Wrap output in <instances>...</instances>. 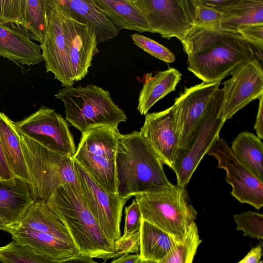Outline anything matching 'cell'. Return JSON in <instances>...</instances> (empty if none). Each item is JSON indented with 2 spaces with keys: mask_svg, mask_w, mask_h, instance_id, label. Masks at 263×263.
<instances>
[{
  "mask_svg": "<svg viewBox=\"0 0 263 263\" xmlns=\"http://www.w3.org/2000/svg\"><path fill=\"white\" fill-rule=\"evenodd\" d=\"M1 263H63L47 255L17 245L14 241L0 247Z\"/></svg>",
  "mask_w": 263,
  "mask_h": 263,
  "instance_id": "f546056e",
  "label": "cell"
},
{
  "mask_svg": "<svg viewBox=\"0 0 263 263\" xmlns=\"http://www.w3.org/2000/svg\"><path fill=\"white\" fill-rule=\"evenodd\" d=\"M73 161L83 199L102 232L115 248L121 236L122 210L128 199L104 190L80 164Z\"/></svg>",
  "mask_w": 263,
  "mask_h": 263,
  "instance_id": "8fae6325",
  "label": "cell"
},
{
  "mask_svg": "<svg viewBox=\"0 0 263 263\" xmlns=\"http://www.w3.org/2000/svg\"><path fill=\"white\" fill-rule=\"evenodd\" d=\"M125 220L123 235L131 234L140 231L142 215L136 200L125 208Z\"/></svg>",
  "mask_w": 263,
  "mask_h": 263,
  "instance_id": "e575fe53",
  "label": "cell"
},
{
  "mask_svg": "<svg viewBox=\"0 0 263 263\" xmlns=\"http://www.w3.org/2000/svg\"><path fill=\"white\" fill-rule=\"evenodd\" d=\"M48 2L66 15L92 27L98 44L116 37L119 32L92 0H48Z\"/></svg>",
  "mask_w": 263,
  "mask_h": 263,
  "instance_id": "e0dca14e",
  "label": "cell"
},
{
  "mask_svg": "<svg viewBox=\"0 0 263 263\" xmlns=\"http://www.w3.org/2000/svg\"><path fill=\"white\" fill-rule=\"evenodd\" d=\"M121 135L118 126H103L82 133L73 159L106 191L117 194L116 160Z\"/></svg>",
  "mask_w": 263,
  "mask_h": 263,
  "instance_id": "ba28073f",
  "label": "cell"
},
{
  "mask_svg": "<svg viewBox=\"0 0 263 263\" xmlns=\"http://www.w3.org/2000/svg\"><path fill=\"white\" fill-rule=\"evenodd\" d=\"M134 43L153 57L167 63L175 61L174 53L157 42L138 33L131 35Z\"/></svg>",
  "mask_w": 263,
  "mask_h": 263,
  "instance_id": "1f68e13d",
  "label": "cell"
},
{
  "mask_svg": "<svg viewBox=\"0 0 263 263\" xmlns=\"http://www.w3.org/2000/svg\"><path fill=\"white\" fill-rule=\"evenodd\" d=\"M181 76L174 68L158 71L154 76L152 73H146L138 98L137 110L139 113L145 115L156 103L174 91Z\"/></svg>",
  "mask_w": 263,
  "mask_h": 263,
  "instance_id": "7402d4cb",
  "label": "cell"
},
{
  "mask_svg": "<svg viewBox=\"0 0 263 263\" xmlns=\"http://www.w3.org/2000/svg\"><path fill=\"white\" fill-rule=\"evenodd\" d=\"M187 69L205 83L221 82L240 65L256 58L237 31L193 26L181 42Z\"/></svg>",
  "mask_w": 263,
  "mask_h": 263,
  "instance_id": "7a4b0ae2",
  "label": "cell"
},
{
  "mask_svg": "<svg viewBox=\"0 0 263 263\" xmlns=\"http://www.w3.org/2000/svg\"><path fill=\"white\" fill-rule=\"evenodd\" d=\"M207 154L216 158L217 167L226 172L225 180L232 186L231 195L241 203L260 210L263 206V181L237 159L227 142L218 138Z\"/></svg>",
  "mask_w": 263,
  "mask_h": 263,
  "instance_id": "4fadbf2b",
  "label": "cell"
},
{
  "mask_svg": "<svg viewBox=\"0 0 263 263\" xmlns=\"http://www.w3.org/2000/svg\"><path fill=\"white\" fill-rule=\"evenodd\" d=\"M139 258V254L137 253L123 254L109 263H138Z\"/></svg>",
  "mask_w": 263,
  "mask_h": 263,
  "instance_id": "b9f144b4",
  "label": "cell"
},
{
  "mask_svg": "<svg viewBox=\"0 0 263 263\" xmlns=\"http://www.w3.org/2000/svg\"><path fill=\"white\" fill-rule=\"evenodd\" d=\"M0 142L7 165L13 176L28 183V175L14 121L0 112Z\"/></svg>",
  "mask_w": 263,
  "mask_h": 263,
  "instance_id": "603a6c76",
  "label": "cell"
},
{
  "mask_svg": "<svg viewBox=\"0 0 263 263\" xmlns=\"http://www.w3.org/2000/svg\"><path fill=\"white\" fill-rule=\"evenodd\" d=\"M231 151L237 158L259 180L263 181V144L253 133L241 132L232 141Z\"/></svg>",
  "mask_w": 263,
  "mask_h": 263,
  "instance_id": "d4e9b609",
  "label": "cell"
},
{
  "mask_svg": "<svg viewBox=\"0 0 263 263\" xmlns=\"http://www.w3.org/2000/svg\"><path fill=\"white\" fill-rule=\"evenodd\" d=\"M14 177L5 160L0 142V180H8Z\"/></svg>",
  "mask_w": 263,
  "mask_h": 263,
  "instance_id": "60d3db41",
  "label": "cell"
},
{
  "mask_svg": "<svg viewBox=\"0 0 263 263\" xmlns=\"http://www.w3.org/2000/svg\"><path fill=\"white\" fill-rule=\"evenodd\" d=\"M119 30L149 32L147 22L133 0H92Z\"/></svg>",
  "mask_w": 263,
  "mask_h": 263,
  "instance_id": "44dd1931",
  "label": "cell"
},
{
  "mask_svg": "<svg viewBox=\"0 0 263 263\" xmlns=\"http://www.w3.org/2000/svg\"><path fill=\"white\" fill-rule=\"evenodd\" d=\"M220 82L202 83L186 87L173 105L179 136V150L185 149L219 89Z\"/></svg>",
  "mask_w": 263,
  "mask_h": 263,
  "instance_id": "5bb4252c",
  "label": "cell"
},
{
  "mask_svg": "<svg viewBox=\"0 0 263 263\" xmlns=\"http://www.w3.org/2000/svg\"><path fill=\"white\" fill-rule=\"evenodd\" d=\"M142 218L181 241L191 225L195 222L197 211L190 203L185 188L178 185L165 190L137 195Z\"/></svg>",
  "mask_w": 263,
  "mask_h": 263,
  "instance_id": "52a82bcc",
  "label": "cell"
},
{
  "mask_svg": "<svg viewBox=\"0 0 263 263\" xmlns=\"http://www.w3.org/2000/svg\"><path fill=\"white\" fill-rule=\"evenodd\" d=\"M223 98V90L219 89L186 147L178 151L173 170L180 187L185 189L203 156L219 138L226 121L220 116Z\"/></svg>",
  "mask_w": 263,
  "mask_h": 263,
  "instance_id": "9c48e42d",
  "label": "cell"
},
{
  "mask_svg": "<svg viewBox=\"0 0 263 263\" xmlns=\"http://www.w3.org/2000/svg\"><path fill=\"white\" fill-rule=\"evenodd\" d=\"M48 10V0H24V24L20 26L30 40L40 44L46 33Z\"/></svg>",
  "mask_w": 263,
  "mask_h": 263,
  "instance_id": "83f0119b",
  "label": "cell"
},
{
  "mask_svg": "<svg viewBox=\"0 0 263 263\" xmlns=\"http://www.w3.org/2000/svg\"><path fill=\"white\" fill-rule=\"evenodd\" d=\"M6 232L17 245L50 256L59 261L80 255L73 245L48 233L42 232L17 224L7 226Z\"/></svg>",
  "mask_w": 263,
  "mask_h": 263,
  "instance_id": "ac0fdd59",
  "label": "cell"
},
{
  "mask_svg": "<svg viewBox=\"0 0 263 263\" xmlns=\"http://www.w3.org/2000/svg\"><path fill=\"white\" fill-rule=\"evenodd\" d=\"M222 14L221 29L237 31L241 26L263 24V0H238Z\"/></svg>",
  "mask_w": 263,
  "mask_h": 263,
  "instance_id": "4316f807",
  "label": "cell"
},
{
  "mask_svg": "<svg viewBox=\"0 0 263 263\" xmlns=\"http://www.w3.org/2000/svg\"><path fill=\"white\" fill-rule=\"evenodd\" d=\"M195 222L190 227L183 239L176 242L167 255L159 263H193L201 243Z\"/></svg>",
  "mask_w": 263,
  "mask_h": 263,
  "instance_id": "f1b7e54d",
  "label": "cell"
},
{
  "mask_svg": "<svg viewBox=\"0 0 263 263\" xmlns=\"http://www.w3.org/2000/svg\"><path fill=\"white\" fill-rule=\"evenodd\" d=\"M48 6L46 33L40 45L46 72L63 87L72 86L86 76L99 52L95 31Z\"/></svg>",
  "mask_w": 263,
  "mask_h": 263,
  "instance_id": "6da1fadb",
  "label": "cell"
},
{
  "mask_svg": "<svg viewBox=\"0 0 263 263\" xmlns=\"http://www.w3.org/2000/svg\"><path fill=\"white\" fill-rule=\"evenodd\" d=\"M7 227V225L5 220L0 217V230L5 231Z\"/></svg>",
  "mask_w": 263,
  "mask_h": 263,
  "instance_id": "ee69618b",
  "label": "cell"
},
{
  "mask_svg": "<svg viewBox=\"0 0 263 263\" xmlns=\"http://www.w3.org/2000/svg\"><path fill=\"white\" fill-rule=\"evenodd\" d=\"M238 0H197L199 4L213 8L222 13Z\"/></svg>",
  "mask_w": 263,
  "mask_h": 263,
  "instance_id": "74e56055",
  "label": "cell"
},
{
  "mask_svg": "<svg viewBox=\"0 0 263 263\" xmlns=\"http://www.w3.org/2000/svg\"><path fill=\"white\" fill-rule=\"evenodd\" d=\"M231 76L222 83L223 98L220 116L226 121L263 95L262 68L256 58L237 67Z\"/></svg>",
  "mask_w": 263,
  "mask_h": 263,
  "instance_id": "9a60e30c",
  "label": "cell"
},
{
  "mask_svg": "<svg viewBox=\"0 0 263 263\" xmlns=\"http://www.w3.org/2000/svg\"><path fill=\"white\" fill-rule=\"evenodd\" d=\"M140 246V231L136 233L122 235L115 244V249L119 256L123 254L137 253Z\"/></svg>",
  "mask_w": 263,
  "mask_h": 263,
  "instance_id": "8d00e7d4",
  "label": "cell"
},
{
  "mask_svg": "<svg viewBox=\"0 0 263 263\" xmlns=\"http://www.w3.org/2000/svg\"><path fill=\"white\" fill-rule=\"evenodd\" d=\"M19 135L34 202L47 203L55 190L64 184L74 187L82 194L72 157L51 151Z\"/></svg>",
  "mask_w": 263,
  "mask_h": 263,
  "instance_id": "5b68a950",
  "label": "cell"
},
{
  "mask_svg": "<svg viewBox=\"0 0 263 263\" xmlns=\"http://www.w3.org/2000/svg\"><path fill=\"white\" fill-rule=\"evenodd\" d=\"M152 33L182 42L193 27L195 0H133Z\"/></svg>",
  "mask_w": 263,
  "mask_h": 263,
  "instance_id": "30bf717a",
  "label": "cell"
},
{
  "mask_svg": "<svg viewBox=\"0 0 263 263\" xmlns=\"http://www.w3.org/2000/svg\"><path fill=\"white\" fill-rule=\"evenodd\" d=\"M61 262L63 263H100L92 258L81 255Z\"/></svg>",
  "mask_w": 263,
  "mask_h": 263,
  "instance_id": "7bdbcfd3",
  "label": "cell"
},
{
  "mask_svg": "<svg viewBox=\"0 0 263 263\" xmlns=\"http://www.w3.org/2000/svg\"><path fill=\"white\" fill-rule=\"evenodd\" d=\"M140 132L163 163L173 170L179 151V136L173 105L146 114Z\"/></svg>",
  "mask_w": 263,
  "mask_h": 263,
  "instance_id": "2e32d148",
  "label": "cell"
},
{
  "mask_svg": "<svg viewBox=\"0 0 263 263\" xmlns=\"http://www.w3.org/2000/svg\"><path fill=\"white\" fill-rule=\"evenodd\" d=\"M163 163L142 136L135 130L120 136L116 160L117 194L128 199L145 193L170 189Z\"/></svg>",
  "mask_w": 263,
  "mask_h": 263,
  "instance_id": "3957f363",
  "label": "cell"
},
{
  "mask_svg": "<svg viewBox=\"0 0 263 263\" xmlns=\"http://www.w3.org/2000/svg\"><path fill=\"white\" fill-rule=\"evenodd\" d=\"M196 6L194 26L209 28H218L223 14L213 8L199 4L195 0Z\"/></svg>",
  "mask_w": 263,
  "mask_h": 263,
  "instance_id": "836d02e7",
  "label": "cell"
},
{
  "mask_svg": "<svg viewBox=\"0 0 263 263\" xmlns=\"http://www.w3.org/2000/svg\"><path fill=\"white\" fill-rule=\"evenodd\" d=\"M262 256V245L259 243L252 248L247 255L236 263H260Z\"/></svg>",
  "mask_w": 263,
  "mask_h": 263,
  "instance_id": "f35d334b",
  "label": "cell"
},
{
  "mask_svg": "<svg viewBox=\"0 0 263 263\" xmlns=\"http://www.w3.org/2000/svg\"><path fill=\"white\" fill-rule=\"evenodd\" d=\"M176 242L167 233L142 220L139 254L140 259L159 262L171 251Z\"/></svg>",
  "mask_w": 263,
  "mask_h": 263,
  "instance_id": "484cf974",
  "label": "cell"
},
{
  "mask_svg": "<svg viewBox=\"0 0 263 263\" xmlns=\"http://www.w3.org/2000/svg\"><path fill=\"white\" fill-rule=\"evenodd\" d=\"M14 123L19 134L53 152L72 158L74 155L76 147L69 125L54 109L43 105L29 116Z\"/></svg>",
  "mask_w": 263,
  "mask_h": 263,
  "instance_id": "7c38bea8",
  "label": "cell"
},
{
  "mask_svg": "<svg viewBox=\"0 0 263 263\" xmlns=\"http://www.w3.org/2000/svg\"><path fill=\"white\" fill-rule=\"evenodd\" d=\"M33 202L28 183L15 177L0 180V217L7 226L16 223Z\"/></svg>",
  "mask_w": 263,
  "mask_h": 263,
  "instance_id": "ffe728a7",
  "label": "cell"
},
{
  "mask_svg": "<svg viewBox=\"0 0 263 263\" xmlns=\"http://www.w3.org/2000/svg\"><path fill=\"white\" fill-rule=\"evenodd\" d=\"M46 203L66 228L81 255L105 261L119 257L87 208L82 194L74 187L60 186Z\"/></svg>",
  "mask_w": 263,
  "mask_h": 263,
  "instance_id": "277c9868",
  "label": "cell"
},
{
  "mask_svg": "<svg viewBox=\"0 0 263 263\" xmlns=\"http://www.w3.org/2000/svg\"><path fill=\"white\" fill-rule=\"evenodd\" d=\"M237 224L236 230L243 232L244 236L257 239H263V215L247 211L233 215Z\"/></svg>",
  "mask_w": 263,
  "mask_h": 263,
  "instance_id": "4dcf8cb0",
  "label": "cell"
},
{
  "mask_svg": "<svg viewBox=\"0 0 263 263\" xmlns=\"http://www.w3.org/2000/svg\"><path fill=\"white\" fill-rule=\"evenodd\" d=\"M15 224L51 234L74 245L66 228L46 203L33 202Z\"/></svg>",
  "mask_w": 263,
  "mask_h": 263,
  "instance_id": "cb8c5ba5",
  "label": "cell"
},
{
  "mask_svg": "<svg viewBox=\"0 0 263 263\" xmlns=\"http://www.w3.org/2000/svg\"><path fill=\"white\" fill-rule=\"evenodd\" d=\"M24 0H0V24L13 23L22 26Z\"/></svg>",
  "mask_w": 263,
  "mask_h": 263,
  "instance_id": "d6a6232c",
  "label": "cell"
},
{
  "mask_svg": "<svg viewBox=\"0 0 263 263\" xmlns=\"http://www.w3.org/2000/svg\"><path fill=\"white\" fill-rule=\"evenodd\" d=\"M138 263H159V262L152 260L141 259L140 258H139Z\"/></svg>",
  "mask_w": 263,
  "mask_h": 263,
  "instance_id": "f6af8a7d",
  "label": "cell"
},
{
  "mask_svg": "<svg viewBox=\"0 0 263 263\" xmlns=\"http://www.w3.org/2000/svg\"><path fill=\"white\" fill-rule=\"evenodd\" d=\"M250 45H253L262 53L263 49V24L240 27L237 30Z\"/></svg>",
  "mask_w": 263,
  "mask_h": 263,
  "instance_id": "d590c367",
  "label": "cell"
},
{
  "mask_svg": "<svg viewBox=\"0 0 263 263\" xmlns=\"http://www.w3.org/2000/svg\"><path fill=\"white\" fill-rule=\"evenodd\" d=\"M54 97L62 101L65 119L82 133L103 126H118L127 120L110 92L94 84L66 86Z\"/></svg>",
  "mask_w": 263,
  "mask_h": 263,
  "instance_id": "8992f818",
  "label": "cell"
},
{
  "mask_svg": "<svg viewBox=\"0 0 263 263\" xmlns=\"http://www.w3.org/2000/svg\"><path fill=\"white\" fill-rule=\"evenodd\" d=\"M254 128L260 139H263V95L259 98L258 111Z\"/></svg>",
  "mask_w": 263,
  "mask_h": 263,
  "instance_id": "ab89813d",
  "label": "cell"
},
{
  "mask_svg": "<svg viewBox=\"0 0 263 263\" xmlns=\"http://www.w3.org/2000/svg\"><path fill=\"white\" fill-rule=\"evenodd\" d=\"M0 24V56L20 67L43 61L40 46L33 42L18 25Z\"/></svg>",
  "mask_w": 263,
  "mask_h": 263,
  "instance_id": "d6986e66",
  "label": "cell"
}]
</instances>
